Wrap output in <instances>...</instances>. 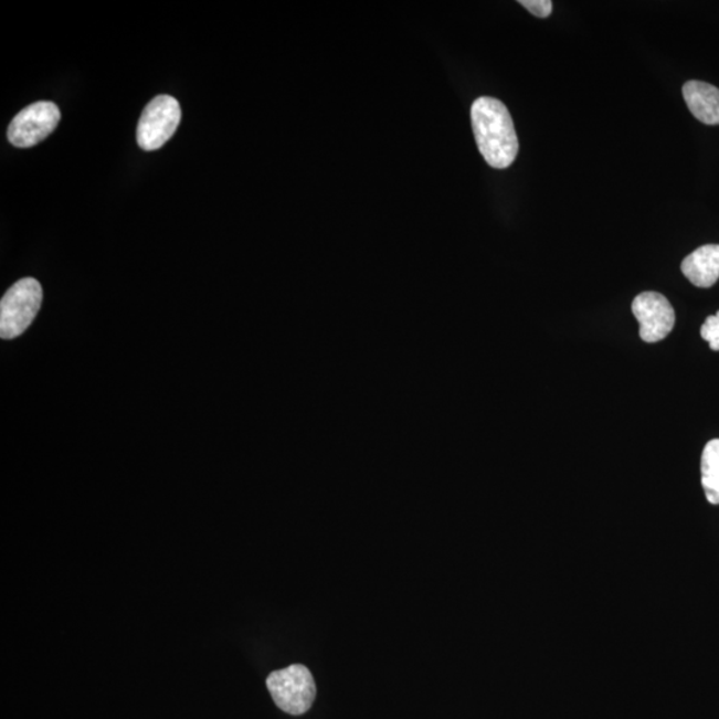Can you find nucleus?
I'll return each mask as SVG.
<instances>
[{
	"label": "nucleus",
	"mask_w": 719,
	"mask_h": 719,
	"mask_svg": "<svg viewBox=\"0 0 719 719\" xmlns=\"http://www.w3.org/2000/svg\"><path fill=\"white\" fill-rule=\"evenodd\" d=\"M472 127L477 147L490 167L504 170L514 163L518 139L511 116L504 103L478 98L470 109Z\"/></svg>",
	"instance_id": "nucleus-1"
},
{
	"label": "nucleus",
	"mask_w": 719,
	"mask_h": 719,
	"mask_svg": "<svg viewBox=\"0 0 719 719\" xmlns=\"http://www.w3.org/2000/svg\"><path fill=\"white\" fill-rule=\"evenodd\" d=\"M43 300L42 285L35 278L19 281L0 302V336L4 340L18 338L35 320Z\"/></svg>",
	"instance_id": "nucleus-2"
},
{
	"label": "nucleus",
	"mask_w": 719,
	"mask_h": 719,
	"mask_svg": "<svg viewBox=\"0 0 719 719\" xmlns=\"http://www.w3.org/2000/svg\"><path fill=\"white\" fill-rule=\"evenodd\" d=\"M267 688L277 708L293 716L307 712L316 698L315 679L304 665H290L271 673Z\"/></svg>",
	"instance_id": "nucleus-3"
},
{
	"label": "nucleus",
	"mask_w": 719,
	"mask_h": 719,
	"mask_svg": "<svg viewBox=\"0 0 719 719\" xmlns=\"http://www.w3.org/2000/svg\"><path fill=\"white\" fill-rule=\"evenodd\" d=\"M180 120V105L172 96L159 95L148 103L136 131L141 150L155 151L163 147L177 133Z\"/></svg>",
	"instance_id": "nucleus-4"
},
{
	"label": "nucleus",
	"mask_w": 719,
	"mask_h": 719,
	"mask_svg": "<svg viewBox=\"0 0 719 719\" xmlns=\"http://www.w3.org/2000/svg\"><path fill=\"white\" fill-rule=\"evenodd\" d=\"M60 121L61 112L53 102H36L12 119L9 140L19 148L34 147L53 134Z\"/></svg>",
	"instance_id": "nucleus-5"
},
{
	"label": "nucleus",
	"mask_w": 719,
	"mask_h": 719,
	"mask_svg": "<svg viewBox=\"0 0 719 719\" xmlns=\"http://www.w3.org/2000/svg\"><path fill=\"white\" fill-rule=\"evenodd\" d=\"M632 310L639 323V336L646 342L664 340L675 328L676 314L669 300L658 293H643L633 300Z\"/></svg>",
	"instance_id": "nucleus-6"
},
{
	"label": "nucleus",
	"mask_w": 719,
	"mask_h": 719,
	"mask_svg": "<svg viewBox=\"0 0 719 719\" xmlns=\"http://www.w3.org/2000/svg\"><path fill=\"white\" fill-rule=\"evenodd\" d=\"M683 274L699 288H710L719 278V245L706 244L699 247L681 264Z\"/></svg>",
	"instance_id": "nucleus-7"
},
{
	"label": "nucleus",
	"mask_w": 719,
	"mask_h": 719,
	"mask_svg": "<svg viewBox=\"0 0 719 719\" xmlns=\"http://www.w3.org/2000/svg\"><path fill=\"white\" fill-rule=\"evenodd\" d=\"M690 113L705 125H719V89L709 83L690 81L683 88Z\"/></svg>",
	"instance_id": "nucleus-8"
},
{
	"label": "nucleus",
	"mask_w": 719,
	"mask_h": 719,
	"mask_svg": "<svg viewBox=\"0 0 719 719\" xmlns=\"http://www.w3.org/2000/svg\"><path fill=\"white\" fill-rule=\"evenodd\" d=\"M701 482L706 498L719 505V438L706 444L701 458Z\"/></svg>",
	"instance_id": "nucleus-9"
},
{
	"label": "nucleus",
	"mask_w": 719,
	"mask_h": 719,
	"mask_svg": "<svg viewBox=\"0 0 719 719\" xmlns=\"http://www.w3.org/2000/svg\"><path fill=\"white\" fill-rule=\"evenodd\" d=\"M702 339L709 342L712 351H719V310L705 320L701 327Z\"/></svg>",
	"instance_id": "nucleus-10"
},
{
	"label": "nucleus",
	"mask_w": 719,
	"mask_h": 719,
	"mask_svg": "<svg viewBox=\"0 0 719 719\" xmlns=\"http://www.w3.org/2000/svg\"><path fill=\"white\" fill-rule=\"evenodd\" d=\"M520 4L537 18H548L553 10L550 0H521Z\"/></svg>",
	"instance_id": "nucleus-11"
}]
</instances>
